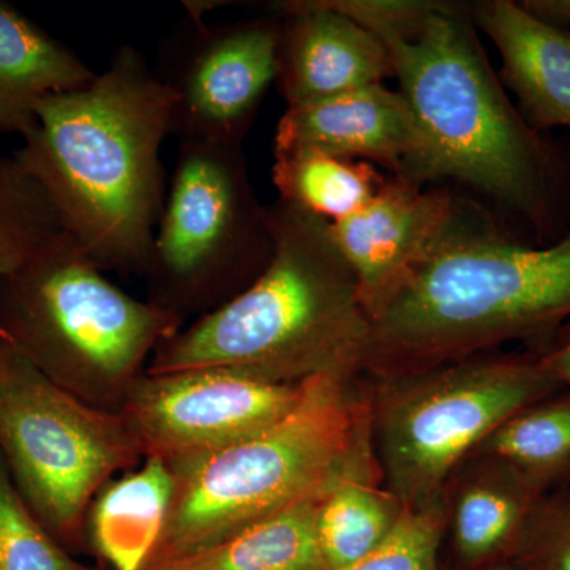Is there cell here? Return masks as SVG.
Listing matches in <instances>:
<instances>
[{
  "mask_svg": "<svg viewBox=\"0 0 570 570\" xmlns=\"http://www.w3.org/2000/svg\"><path fill=\"white\" fill-rule=\"evenodd\" d=\"M174 107L170 86L122 45L91 85L40 100L13 154L102 272L146 275L167 198L160 149Z\"/></svg>",
  "mask_w": 570,
  "mask_h": 570,
  "instance_id": "cell-1",
  "label": "cell"
},
{
  "mask_svg": "<svg viewBox=\"0 0 570 570\" xmlns=\"http://www.w3.org/2000/svg\"><path fill=\"white\" fill-rule=\"evenodd\" d=\"M273 254L245 291L156 348L148 374L227 370L276 384L365 370L373 322L328 220L279 200Z\"/></svg>",
  "mask_w": 570,
  "mask_h": 570,
  "instance_id": "cell-2",
  "label": "cell"
},
{
  "mask_svg": "<svg viewBox=\"0 0 570 570\" xmlns=\"http://www.w3.org/2000/svg\"><path fill=\"white\" fill-rule=\"evenodd\" d=\"M570 321V230L513 242L456 206L444 234L373 318L366 370L411 373L549 333Z\"/></svg>",
  "mask_w": 570,
  "mask_h": 570,
  "instance_id": "cell-3",
  "label": "cell"
},
{
  "mask_svg": "<svg viewBox=\"0 0 570 570\" xmlns=\"http://www.w3.org/2000/svg\"><path fill=\"white\" fill-rule=\"evenodd\" d=\"M425 140L422 184L453 179L539 238L557 225L561 163L524 121L461 7L436 2L414 31L381 40Z\"/></svg>",
  "mask_w": 570,
  "mask_h": 570,
  "instance_id": "cell-4",
  "label": "cell"
},
{
  "mask_svg": "<svg viewBox=\"0 0 570 570\" xmlns=\"http://www.w3.org/2000/svg\"><path fill=\"white\" fill-rule=\"evenodd\" d=\"M373 469L370 400L348 379H311L298 406L275 425L174 471V502L153 561L204 549Z\"/></svg>",
  "mask_w": 570,
  "mask_h": 570,
  "instance_id": "cell-5",
  "label": "cell"
},
{
  "mask_svg": "<svg viewBox=\"0 0 570 570\" xmlns=\"http://www.w3.org/2000/svg\"><path fill=\"white\" fill-rule=\"evenodd\" d=\"M560 387L539 362L471 360L382 376L370 397L371 441L387 490L406 509L448 498L469 453Z\"/></svg>",
  "mask_w": 570,
  "mask_h": 570,
  "instance_id": "cell-6",
  "label": "cell"
},
{
  "mask_svg": "<svg viewBox=\"0 0 570 570\" xmlns=\"http://www.w3.org/2000/svg\"><path fill=\"white\" fill-rule=\"evenodd\" d=\"M181 324L116 287L73 242L0 279V333L62 387H132Z\"/></svg>",
  "mask_w": 570,
  "mask_h": 570,
  "instance_id": "cell-7",
  "label": "cell"
},
{
  "mask_svg": "<svg viewBox=\"0 0 570 570\" xmlns=\"http://www.w3.org/2000/svg\"><path fill=\"white\" fill-rule=\"evenodd\" d=\"M272 254L268 208L255 197L242 146L179 142L146 269L156 291L149 302L181 322L189 309L212 313Z\"/></svg>",
  "mask_w": 570,
  "mask_h": 570,
  "instance_id": "cell-8",
  "label": "cell"
},
{
  "mask_svg": "<svg viewBox=\"0 0 570 570\" xmlns=\"http://www.w3.org/2000/svg\"><path fill=\"white\" fill-rule=\"evenodd\" d=\"M138 456L122 414L89 406L0 335V459L52 538L77 535L89 502Z\"/></svg>",
  "mask_w": 570,
  "mask_h": 570,
  "instance_id": "cell-9",
  "label": "cell"
},
{
  "mask_svg": "<svg viewBox=\"0 0 570 570\" xmlns=\"http://www.w3.org/2000/svg\"><path fill=\"white\" fill-rule=\"evenodd\" d=\"M306 384H276L227 370L146 374L122 417L141 455L171 471L268 430L291 414Z\"/></svg>",
  "mask_w": 570,
  "mask_h": 570,
  "instance_id": "cell-10",
  "label": "cell"
},
{
  "mask_svg": "<svg viewBox=\"0 0 570 570\" xmlns=\"http://www.w3.org/2000/svg\"><path fill=\"white\" fill-rule=\"evenodd\" d=\"M195 22L178 70L164 78L175 96L171 135L179 142L239 145L279 63V18L205 26Z\"/></svg>",
  "mask_w": 570,
  "mask_h": 570,
  "instance_id": "cell-11",
  "label": "cell"
},
{
  "mask_svg": "<svg viewBox=\"0 0 570 570\" xmlns=\"http://www.w3.org/2000/svg\"><path fill=\"white\" fill-rule=\"evenodd\" d=\"M445 190L393 179L358 212L330 224L371 322L436 245L455 214Z\"/></svg>",
  "mask_w": 570,
  "mask_h": 570,
  "instance_id": "cell-12",
  "label": "cell"
},
{
  "mask_svg": "<svg viewBox=\"0 0 570 570\" xmlns=\"http://www.w3.org/2000/svg\"><path fill=\"white\" fill-rule=\"evenodd\" d=\"M295 151L373 160L395 178L422 186L425 140L404 97L384 85L287 107L277 124L275 154Z\"/></svg>",
  "mask_w": 570,
  "mask_h": 570,
  "instance_id": "cell-13",
  "label": "cell"
},
{
  "mask_svg": "<svg viewBox=\"0 0 570 570\" xmlns=\"http://www.w3.org/2000/svg\"><path fill=\"white\" fill-rule=\"evenodd\" d=\"M275 10L281 14L276 82L287 107L382 85L392 77L387 47L326 0L281 2Z\"/></svg>",
  "mask_w": 570,
  "mask_h": 570,
  "instance_id": "cell-14",
  "label": "cell"
},
{
  "mask_svg": "<svg viewBox=\"0 0 570 570\" xmlns=\"http://www.w3.org/2000/svg\"><path fill=\"white\" fill-rule=\"evenodd\" d=\"M472 21L498 48L501 82L515 94L532 129H570V31L530 13L521 2L487 0Z\"/></svg>",
  "mask_w": 570,
  "mask_h": 570,
  "instance_id": "cell-15",
  "label": "cell"
},
{
  "mask_svg": "<svg viewBox=\"0 0 570 570\" xmlns=\"http://www.w3.org/2000/svg\"><path fill=\"white\" fill-rule=\"evenodd\" d=\"M487 464L468 475L449 502L453 569L512 564L540 509V487L497 461Z\"/></svg>",
  "mask_w": 570,
  "mask_h": 570,
  "instance_id": "cell-16",
  "label": "cell"
},
{
  "mask_svg": "<svg viewBox=\"0 0 570 570\" xmlns=\"http://www.w3.org/2000/svg\"><path fill=\"white\" fill-rule=\"evenodd\" d=\"M96 77L69 48L0 2V132L22 137L40 100L77 91Z\"/></svg>",
  "mask_w": 570,
  "mask_h": 570,
  "instance_id": "cell-17",
  "label": "cell"
},
{
  "mask_svg": "<svg viewBox=\"0 0 570 570\" xmlns=\"http://www.w3.org/2000/svg\"><path fill=\"white\" fill-rule=\"evenodd\" d=\"M176 479L163 460L145 463L97 494L91 538L112 570H146L163 539L175 497Z\"/></svg>",
  "mask_w": 570,
  "mask_h": 570,
  "instance_id": "cell-18",
  "label": "cell"
},
{
  "mask_svg": "<svg viewBox=\"0 0 570 570\" xmlns=\"http://www.w3.org/2000/svg\"><path fill=\"white\" fill-rule=\"evenodd\" d=\"M318 501L299 502L204 549L153 561L146 570H324Z\"/></svg>",
  "mask_w": 570,
  "mask_h": 570,
  "instance_id": "cell-19",
  "label": "cell"
},
{
  "mask_svg": "<svg viewBox=\"0 0 570 570\" xmlns=\"http://www.w3.org/2000/svg\"><path fill=\"white\" fill-rule=\"evenodd\" d=\"M381 471L352 472L337 480L317 505L316 532L324 570L362 560L390 538L406 508L387 489Z\"/></svg>",
  "mask_w": 570,
  "mask_h": 570,
  "instance_id": "cell-20",
  "label": "cell"
},
{
  "mask_svg": "<svg viewBox=\"0 0 570 570\" xmlns=\"http://www.w3.org/2000/svg\"><path fill=\"white\" fill-rule=\"evenodd\" d=\"M273 183L279 200L336 223L362 209L385 181L370 164L295 151L275 154Z\"/></svg>",
  "mask_w": 570,
  "mask_h": 570,
  "instance_id": "cell-21",
  "label": "cell"
},
{
  "mask_svg": "<svg viewBox=\"0 0 570 570\" xmlns=\"http://www.w3.org/2000/svg\"><path fill=\"white\" fill-rule=\"evenodd\" d=\"M71 242L58 209L36 176L0 154V279Z\"/></svg>",
  "mask_w": 570,
  "mask_h": 570,
  "instance_id": "cell-22",
  "label": "cell"
},
{
  "mask_svg": "<svg viewBox=\"0 0 570 570\" xmlns=\"http://www.w3.org/2000/svg\"><path fill=\"white\" fill-rule=\"evenodd\" d=\"M542 489L570 466V396L534 404L494 431L478 449Z\"/></svg>",
  "mask_w": 570,
  "mask_h": 570,
  "instance_id": "cell-23",
  "label": "cell"
},
{
  "mask_svg": "<svg viewBox=\"0 0 570 570\" xmlns=\"http://www.w3.org/2000/svg\"><path fill=\"white\" fill-rule=\"evenodd\" d=\"M0 570H86L26 504L0 459Z\"/></svg>",
  "mask_w": 570,
  "mask_h": 570,
  "instance_id": "cell-24",
  "label": "cell"
},
{
  "mask_svg": "<svg viewBox=\"0 0 570 570\" xmlns=\"http://www.w3.org/2000/svg\"><path fill=\"white\" fill-rule=\"evenodd\" d=\"M449 498L425 509H406L390 538L362 560L332 570H439L448 531Z\"/></svg>",
  "mask_w": 570,
  "mask_h": 570,
  "instance_id": "cell-25",
  "label": "cell"
},
{
  "mask_svg": "<svg viewBox=\"0 0 570 570\" xmlns=\"http://www.w3.org/2000/svg\"><path fill=\"white\" fill-rule=\"evenodd\" d=\"M512 566L517 570H570V502L540 505Z\"/></svg>",
  "mask_w": 570,
  "mask_h": 570,
  "instance_id": "cell-26",
  "label": "cell"
},
{
  "mask_svg": "<svg viewBox=\"0 0 570 570\" xmlns=\"http://www.w3.org/2000/svg\"><path fill=\"white\" fill-rule=\"evenodd\" d=\"M326 3L373 32L379 40L414 31L436 6V2L423 0H326Z\"/></svg>",
  "mask_w": 570,
  "mask_h": 570,
  "instance_id": "cell-27",
  "label": "cell"
},
{
  "mask_svg": "<svg viewBox=\"0 0 570 570\" xmlns=\"http://www.w3.org/2000/svg\"><path fill=\"white\" fill-rule=\"evenodd\" d=\"M538 362L558 384L570 387V328Z\"/></svg>",
  "mask_w": 570,
  "mask_h": 570,
  "instance_id": "cell-28",
  "label": "cell"
},
{
  "mask_svg": "<svg viewBox=\"0 0 570 570\" xmlns=\"http://www.w3.org/2000/svg\"><path fill=\"white\" fill-rule=\"evenodd\" d=\"M521 6L534 17L558 28L570 24V0H524Z\"/></svg>",
  "mask_w": 570,
  "mask_h": 570,
  "instance_id": "cell-29",
  "label": "cell"
},
{
  "mask_svg": "<svg viewBox=\"0 0 570 570\" xmlns=\"http://www.w3.org/2000/svg\"><path fill=\"white\" fill-rule=\"evenodd\" d=\"M448 570H464V569H448ZM478 570H517L512 564L494 566V568L478 569Z\"/></svg>",
  "mask_w": 570,
  "mask_h": 570,
  "instance_id": "cell-30",
  "label": "cell"
}]
</instances>
